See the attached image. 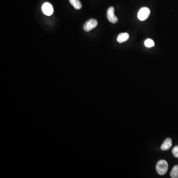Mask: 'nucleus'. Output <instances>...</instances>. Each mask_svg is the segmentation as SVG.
Listing matches in <instances>:
<instances>
[{"label": "nucleus", "instance_id": "1", "mask_svg": "<svg viewBox=\"0 0 178 178\" xmlns=\"http://www.w3.org/2000/svg\"><path fill=\"white\" fill-rule=\"evenodd\" d=\"M168 163L164 160H159L156 164V171L159 175H165L168 170Z\"/></svg>", "mask_w": 178, "mask_h": 178}, {"label": "nucleus", "instance_id": "2", "mask_svg": "<svg viewBox=\"0 0 178 178\" xmlns=\"http://www.w3.org/2000/svg\"><path fill=\"white\" fill-rule=\"evenodd\" d=\"M150 10L148 8L144 7L139 10L138 12V17L139 19L141 21H144L146 20L150 16Z\"/></svg>", "mask_w": 178, "mask_h": 178}, {"label": "nucleus", "instance_id": "3", "mask_svg": "<svg viewBox=\"0 0 178 178\" xmlns=\"http://www.w3.org/2000/svg\"><path fill=\"white\" fill-rule=\"evenodd\" d=\"M97 25V21L96 19H90L84 24L83 28H84V30L85 31L89 32L96 27Z\"/></svg>", "mask_w": 178, "mask_h": 178}, {"label": "nucleus", "instance_id": "4", "mask_svg": "<svg viewBox=\"0 0 178 178\" xmlns=\"http://www.w3.org/2000/svg\"><path fill=\"white\" fill-rule=\"evenodd\" d=\"M107 17L109 22L112 23H116L118 22V19L114 14V8L113 7H109V8H108Z\"/></svg>", "mask_w": 178, "mask_h": 178}, {"label": "nucleus", "instance_id": "5", "mask_svg": "<svg viewBox=\"0 0 178 178\" xmlns=\"http://www.w3.org/2000/svg\"><path fill=\"white\" fill-rule=\"evenodd\" d=\"M42 10L43 13L48 16L52 15L54 12V8L52 5L49 3H44L42 6Z\"/></svg>", "mask_w": 178, "mask_h": 178}, {"label": "nucleus", "instance_id": "6", "mask_svg": "<svg viewBox=\"0 0 178 178\" xmlns=\"http://www.w3.org/2000/svg\"><path fill=\"white\" fill-rule=\"evenodd\" d=\"M172 145V139L170 138H167L165 140L164 143L162 144L161 146V149L162 150H167L171 147Z\"/></svg>", "mask_w": 178, "mask_h": 178}, {"label": "nucleus", "instance_id": "7", "mask_svg": "<svg viewBox=\"0 0 178 178\" xmlns=\"http://www.w3.org/2000/svg\"><path fill=\"white\" fill-rule=\"evenodd\" d=\"M129 38V35L127 33H123L119 34L117 38V40L119 43L126 42Z\"/></svg>", "mask_w": 178, "mask_h": 178}, {"label": "nucleus", "instance_id": "8", "mask_svg": "<svg viewBox=\"0 0 178 178\" xmlns=\"http://www.w3.org/2000/svg\"><path fill=\"white\" fill-rule=\"evenodd\" d=\"M69 2L76 10H80L82 8V3L80 0H69Z\"/></svg>", "mask_w": 178, "mask_h": 178}, {"label": "nucleus", "instance_id": "9", "mask_svg": "<svg viewBox=\"0 0 178 178\" xmlns=\"http://www.w3.org/2000/svg\"><path fill=\"white\" fill-rule=\"evenodd\" d=\"M170 176L172 178H178V165H176L174 166L170 173Z\"/></svg>", "mask_w": 178, "mask_h": 178}, {"label": "nucleus", "instance_id": "10", "mask_svg": "<svg viewBox=\"0 0 178 178\" xmlns=\"http://www.w3.org/2000/svg\"><path fill=\"white\" fill-rule=\"evenodd\" d=\"M145 45L147 48H152L155 45V42L152 39H148L145 41Z\"/></svg>", "mask_w": 178, "mask_h": 178}, {"label": "nucleus", "instance_id": "11", "mask_svg": "<svg viewBox=\"0 0 178 178\" xmlns=\"http://www.w3.org/2000/svg\"><path fill=\"white\" fill-rule=\"evenodd\" d=\"M172 153L176 158H178V146H175L172 150Z\"/></svg>", "mask_w": 178, "mask_h": 178}]
</instances>
